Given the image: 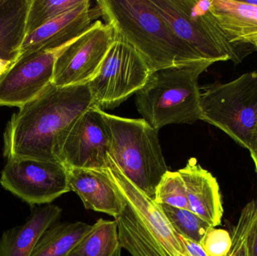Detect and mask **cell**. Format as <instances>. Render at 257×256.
Segmentation results:
<instances>
[{
  "instance_id": "1",
  "label": "cell",
  "mask_w": 257,
  "mask_h": 256,
  "mask_svg": "<svg viewBox=\"0 0 257 256\" xmlns=\"http://www.w3.org/2000/svg\"><path fill=\"white\" fill-rule=\"evenodd\" d=\"M93 106L88 86L58 87L51 84L12 114L3 133V156L7 159L60 162L57 147L60 140Z\"/></svg>"
},
{
  "instance_id": "2",
  "label": "cell",
  "mask_w": 257,
  "mask_h": 256,
  "mask_svg": "<svg viewBox=\"0 0 257 256\" xmlns=\"http://www.w3.org/2000/svg\"><path fill=\"white\" fill-rule=\"evenodd\" d=\"M98 12L141 54L151 72L204 60L181 40L151 0H98Z\"/></svg>"
},
{
  "instance_id": "3",
  "label": "cell",
  "mask_w": 257,
  "mask_h": 256,
  "mask_svg": "<svg viewBox=\"0 0 257 256\" xmlns=\"http://www.w3.org/2000/svg\"><path fill=\"white\" fill-rule=\"evenodd\" d=\"M214 64L207 60L157 69L136 93V105L144 120L159 131L170 124L200 120L199 78Z\"/></svg>"
},
{
  "instance_id": "4",
  "label": "cell",
  "mask_w": 257,
  "mask_h": 256,
  "mask_svg": "<svg viewBox=\"0 0 257 256\" xmlns=\"http://www.w3.org/2000/svg\"><path fill=\"white\" fill-rule=\"evenodd\" d=\"M106 170L126 201L114 217L122 248L133 256H191L159 204L111 163Z\"/></svg>"
},
{
  "instance_id": "5",
  "label": "cell",
  "mask_w": 257,
  "mask_h": 256,
  "mask_svg": "<svg viewBox=\"0 0 257 256\" xmlns=\"http://www.w3.org/2000/svg\"><path fill=\"white\" fill-rule=\"evenodd\" d=\"M111 141L110 162L133 184L154 198L162 177L169 171L159 131L144 119H130L101 110Z\"/></svg>"
},
{
  "instance_id": "6",
  "label": "cell",
  "mask_w": 257,
  "mask_h": 256,
  "mask_svg": "<svg viewBox=\"0 0 257 256\" xmlns=\"http://www.w3.org/2000/svg\"><path fill=\"white\" fill-rule=\"evenodd\" d=\"M200 120L249 150L257 120V71L200 87Z\"/></svg>"
},
{
  "instance_id": "7",
  "label": "cell",
  "mask_w": 257,
  "mask_h": 256,
  "mask_svg": "<svg viewBox=\"0 0 257 256\" xmlns=\"http://www.w3.org/2000/svg\"><path fill=\"white\" fill-rule=\"evenodd\" d=\"M174 33L207 61H241L211 12L212 0H151Z\"/></svg>"
},
{
  "instance_id": "8",
  "label": "cell",
  "mask_w": 257,
  "mask_h": 256,
  "mask_svg": "<svg viewBox=\"0 0 257 256\" xmlns=\"http://www.w3.org/2000/svg\"><path fill=\"white\" fill-rule=\"evenodd\" d=\"M151 69L136 48L114 31V42L96 78L87 86L96 108L114 109L143 87Z\"/></svg>"
},
{
  "instance_id": "9",
  "label": "cell",
  "mask_w": 257,
  "mask_h": 256,
  "mask_svg": "<svg viewBox=\"0 0 257 256\" xmlns=\"http://www.w3.org/2000/svg\"><path fill=\"white\" fill-rule=\"evenodd\" d=\"M0 183L31 207L50 204L70 192L63 164L27 158L7 159Z\"/></svg>"
},
{
  "instance_id": "10",
  "label": "cell",
  "mask_w": 257,
  "mask_h": 256,
  "mask_svg": "<svg viewBox=\"0 0 257 256\" xmlns=\"http://www.w3.org/2000/svg\"><path fill=\"white\" fill-rule=\"evenodd\" d=\"M114 42V30L101 21L69 44L54 65L52 84L67 87L87 85L99 74Z\"/></svg>"
},
{
  "instance_id": "11",
  "label": "cell",
  "mask_w": 257,
  "mask_h": 256,
  "mask_svg": "<svg viewBox=\"0 0 257 256\" xmlns=\"http://www.w3.org/2000/svg\"><path fill=\"white\" fill-rule=\"evenodd\" d=\"M111 141L101 110L93 106L66 132L57 147L59 162L66 168L105 169L109 166Z\"/></svg>"
},
{
  "instance_id": "12",
  "label": "cell",
  "mask_w": 257,
  "mask_h": 256,
  "mask_svg": "<svg viewBox=\"0 0 257 256\" xmlns=\"http://www.w3.org/2000/svg\"><path fill=\"white\" fill-rule=\"evenodd\" d=\"M72 42L21 55L0 76V106L21 108L40 95L52 84L57 57Z\"/></svg>"
},
{
  "instance_id": "13",
  "label": "cell",
  "mask_w": 257,
  "mask_h": 256,
  "mask_svg": "<svg viewBox=\"0 0 257 256\" xmlns=\"http://www.w3.org/2000/svg\"><path fill=\"white\" fill-rule=\"evenodd\" d=\"M70 191L81 198L86 209L116 217L126 201L105 169L66 168Z\"/></svg>"
},
{
  "instance_id": "14",
  "label": "cell",
  "mask_w": 257,
  "mask_h": 256,
  "mask_svg": "<svg viewBox=\"0 0 257 256\" xmlns=\"http://www.w3.org/2000/svg\"><path fill=\"white\" fill-rule=\"evenodd\" d=\"M90 3L88 0H84L81 4L28 35L23 44L20 57L42 48L63 46L87 31L94 19Z\"/></svg>"
},
{
  "instance_id": "15",
  "label": "cell",
  "mask_w": 257,
  "mask_h": 256,
  "mask_svg": "<svg viewBox=\"0 0 257 256\" xmlns=\"http://www.w3.org/2000/svg\"><path fill=\"white\" fill-rule=\"evenodd\" d=\"M185 186L189 208L211 227L221 224L223 202L217 179L202 168L196 158L178 170Z\"/></svg>"
},
{
  "instance_id": "16",
  "label": "cell",
  "mask_w": 257,
  "mask_h": 256,
  "mask_svg": "<svg viewBox=\"0 0 257 256\" xmlns=\"http://www.w3.org/2000/svg\"><path fill=\"white\" fill-rule=\"evenodd\" d=\"M62 209L54 204L33 206L23 225L6 230L0 238V256H30L44 233L58 222Z\"/></svg>"
},
{
  "instance_id": "17",
  "label": "cell",
  "mask_w": 257,
  "mask_h": 256,
  "mask_svg": "<svg viewBox=\"0 0 257 256\" xmlns=\"http://www.w3.org/2000/svg\"><path fill=\"white\" fill-rule=\"evenodd\" d=\"M211 12L229 42L238 46L257 39V6L241 0H212Z\"/></svg>"
},
{
  "instance_id": "18",
  "label": "cell",
  "mask_w": 257,
  "mask_h": 256,
  "mask_svg": "<svg viewBox=\"0 0 257 256\" xmlns=\"http://www.w3.org/2000/svg\"><path fill=\"white\" fill-rule=\"evenodd\" d=\"M31 0L0 1V60L15 63L27 36Z\"/></svg>"
},
{
  "instance_id": "19",
  "label": "cell",
  "mask_w": 257,
  "mask_h": 256,
  "mask_svg": "<svg viewBox=\"0 0 257 256\" xmlns=\"http://www.w3.org/2000/svg\"><path fill=\"white\" fill-rule=\"evenodd\" d=\"M91 226L83 222H56L44 233L30 256H69Z\"/></svg>"
},
{
  "instance_id": "20",
  "label": "cell",
  "mask_w": 257,
  "mask_h": 256,
  "mask_svg": "<svg viewBox=\"0 0 257 256\" xmlns=\"http://www.w3.org/2000/svg\"><path fill=\"white\" fill-rule=\"evenodd\" d=\"M121 249L115 220L99 219L69 256H121Z\"/></svg>"
},
{
  "instance_id": "21",
  "label": "cell",
  "mask_w": 257,
  "mask_h": 256,
  "mask_svg": "<svg viewBox=\"0 0 257 256\" xmlns=\"http://www.w3.org/2000/svg\"><path fill=\"white\" fill-rule=\"evenodd\" d=\"M169 223L179 235L201 244L211 225L187 209L159 204Z\"/></svg>"
},
{
  "instance_id": "22",
  "label": "cell",
  "mask_w": 257,
  "mask_h": 256,
  "mask_svg": "<svg viewBox=\"0 0 257 256\" xmlns=\"http://www.w3.org/2000/svg\"><path fill=\"white\" fill-rule=\"evenodd\" d=\"M257 221V199L250 201L241 210L232 229V246L226 256H252V242Z\"/></svg>"
},
{
  "instance_id": "23",
  "label": "cell",
  "mask_w": 257,
  "mask_h": 256,
  "mask_svg": "<svg viewBox=\"0 0 257 256\" xmlns=\"http://www.w3.org/2000/svg\"><path fill=\"white\" fill-rule=\"evenodd\" d=\"M83 2L84 0H31L27 18V36Z\"/></svg>"
},
{
  "instance_id": "24",
  "label": "cell",
  "mask_w": 257,
  "mask_h": 256,
  "mask_svg": "<svg viewBox=\"0 0 257 256\" xmlns=\"http://www.w3.org/2000/svg\"><path fill=\"white\" fill-rule=\"evenodd\" d=\"M154 201L178 208H189L184 180L179 171H168L162 177L155 191Z\"/></svg>"
},
{
  "instance_id": "25",
  "label": "cell",
  "mask_w": 257,
  "mask_h": 256,
  "mask_svg": "<svg viewBox=\"0 0 257 256\" xmlns=\"http://www.w3.org/2000/svg\"><path fill=\"white\" fill-rule=\"evenodd\" d=\"M201 245L208 256H226L232 246V236L226 230L211 227Z\"/></svg>"
},
{
  "instance_id": "26",
  "label": "cell",
  "mask_w": 257,
  "mask_h": 256,
  "mask_svg": "<svg viewBox=\"0 0 257 256\" xmlns=\"http://www.w3.org/2000/svg\"><path fill=\"white\" fill-rule=\"evenodd\" d=\"M250 156L254 162L255 169L257 174V120L254 131H253V137L250 142V149H249Z\"/></svg>"
},
{
  "instance_id": "27",
  "label": "cell",
  "mask_w": 257,
  "mask_h": 256,
  "mask_svg": "<svg viewBox=\"0 0 257 256\" xmlns=\"http://www.w3.org/2000/svg\"><path fill=\"white\" fill-rule=\"evenodd\" d=\"M12 64H13V63H12V62L0 60V76H2L12 66Z\"/></svg>"
},
{
  "instance_id": "28",
  "label": "cell",
  "mask_w": 257,
  "mask_h": 256,
  "mask_svg": "<svg viewBox=\"0 0 257 256\" xmlns=\"http://www.w3.org/2000/svg\"><path fill=\"white\" fill-rule=\"evenodd\" d=\"M252 256H257V221L254 234H253V242H252Z\"/></svg>"
},
{
  "instance_id": "29",
  "label": "cell",
  "mask_w": 257,
  "mask_h": 256,
  "mask_svg": "<svg viewBox=\"0 0 257 256\" xmlns=\"http://www.w3.org/2000/svg\"><path fill=\"white\" fill-rule=\"evenodd\" d=\"M246 3H249V4L253 5V6H257V0L253 1V0H245Z\"/></svg>"
},
{
  "instance_id": "30",
  "label": "cell",
  "mask_w": 257,
  "mask_h": 256,
  "mask_svg": "<svg viewBox=\"0 0 257 256\" xmlns=\"http://www.w3.org/2000/svg\"><path fill=\"white\" fill-rule=\"evenodd\" d=\"M250 45H253L257 50V39H256V40L253 41V42L250 43Z\"/></svg>"
},
{
  "instance_id": "31",
  "label": "cell",
  "mask_w": 257,
  "mask_h": 256,
  "mask_svg": "<svg viewBox=\"0 0 257 256\" xmlns=\"http://www.w3.org/2000/svg\"><path fill=\"white\" fill-rule=\"evenodd\" d=\"M0 1H1V0H0Z\"/></svg>"
}]
</instances>
